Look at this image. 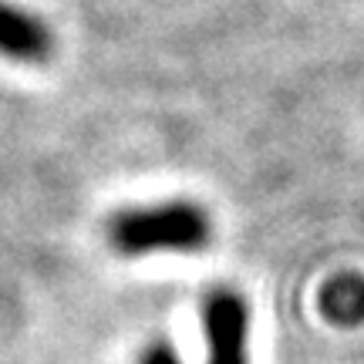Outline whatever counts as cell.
<instances>
[{"label":"cell","instance_id":"obj_1","mask_svg":"<svg viewBox=\"0 0 364 364\" xmlns=\"http://www.w3.org/2000/svg\"><path fill=\"white\" fill-rule=\"evenodd\" d=\"M209 236H213L209 213L196 203H186V199L122 209L108 220V243L122 257L196 253L209 243Z\"/></svg>","mask_w":364,"mask_h":364},{"label":"cell","instance_id":"obj_2","mask_svg":"<svg viewBox=\"0 0 364 364\" xmlns=\"http://www.w3.org/2000/svg\"><path fill=\"white\" fill-rule=\"evenodd\" d=\"M203 331H206V364H250L247 358V334H250V314L247 304L236 290H213L203 304ZM139 364H182L172 348L152 344L145 348Z\"/></svg>","mask_w":364,"mask_h":364},{"label":"cell","instance_id":"obj_3","mask_svg":"<svg viewBox=\"0 0 364 364\" xmlns=\"http://www.w3.org/2000/svg\"><path fill=\"white\" fill-rule=\"evenodd\" d=\"M54 38L48 24L38 21L34 14L11 7L0 0V54L14 58V61H27V65H41L51 58Z\"/></svg>","mask_w":364,"mask_h":364},{"label":"cell","instance_id":"obj_4","mask_svg":"<svg viewBox=\"0 0 364 364\" xmlns=\"http://www.w3.org/2000/svg\"><path fill=\"white\" fill-rule=\"evenodd\" d=\"M324 311L327 317H334L341 324H354L364 317V284L361 280H338V284L327 290L324 297Z\"/></svg>","mask_w":364,"mask_h":364}]
</instances>
